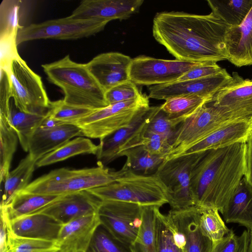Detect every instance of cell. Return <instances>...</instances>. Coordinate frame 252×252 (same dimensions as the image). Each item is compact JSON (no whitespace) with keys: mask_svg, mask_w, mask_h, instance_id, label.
Here are the masks:
<instances>
[{"mask_svg":"<svg viewBox=\"0 0 252 252\" xmlns=\"http://www.w3.org/2000/svg\"><path fill=\"white\" fill-rule=\"evenodd\" d=\"M0 252L7 251V218L5 214L0 212Z\"/></svg>","mask_w":252,"mask_h":252,"instance_id":"cell-48","label":"cell"},{"mask_svg":"<svg viewBox=\"0 0 252 252\" xmlns=\"http://www.w3.org/2000/svg\"><path fill=\"white\" fill-rule=\"evenodd\" d=\"M63 125L65 124L60 121L54 119L46 114L39 127L43 129H50L56 127Z\"/></svg>","mask_w":252,"mask_h":252,"instance_id":"cell-49","label":"cell"},{"mask_svg":"<svg viewBox=\"0 0 252 252\" xmlns=\"http://www.w3.org/2000/svg\"><path fill=\"white\" fill-rule=\"evenodd\" d=\"M155 235L157 252H185L184 236L159 209L156 217Z\"/></svg>","mask_w":252,"mask_h":252,"instance_id":"cell-28","label":"cell"},{"mask_svg":"<svg viewBox=\"0 0 252 252\" xmlns=\"http://www.w3.org/2000/svg\"><path fill=\"white\" fill-rule=\"evenodd\" d=\"M17 35L0 37V68L9 73L12 61L20 56L17 46Z\"/></svg>","mask_w":252,"mask_h":252,"instance_id":"cell-44","label":"cell"},{"mask_svg":"<svg viewBox=\"0 0 252 252\" xmlns=\"http://www.w3.org/2000/svg\"><path fill=\"white\" fill-rule=\"evenodd\" d=\"M98 215L100 224L128 247L133 243L142 222V206L114 200L101 202Z\"/></svg>","mask_w":252,"mask_h":252,"instance_id":"cell-11","label":"cell"},{"mask_svg":"<svg viewBox=\"0 0 252 252\" xmlns=\"http://www.w3.org/2000/svg\"><path fill=\"white\" fill-rule=\"evenodd\" d=\"M246 173L245 177L252 186V131L246 143Z\"/></svg>","mask_w":252,"mask_h":252,"instance_id":"cell-47","label":"cell"},{"mask_svg":"<svg viewBox=\"0 0 252 252\" xmlns=\"http://www.w3.org/2000/svg\"><path fill=\"white\" fill-rule=\"evenodd\" d=\"M184 121L182 119L171 118L162 110L161 105L156 106L146 130L166 136L171 143L178 126Z\"/></svg>","mask_w":252,"mask_h":252,"instance_id":"cell-41","label":"cell"},{"mask_svg":"<svg viewBox=\"0 0 252 252\" xmlns=\"http://www.w3.org/2000/svg\"><path fill=\"white\" fill-rule=\"evenodd\" d=\"M225 23L207 15L163 11L153 19V35L177 60L195 63L228 60Z\"/></svg>","mask_w":252,"mask_h":252,"instance_id":"cell-1","label":"cell"},{"mask_svg":"<svg viewBox=\"0 0 252 252\" xmlns=\"http://www.w3.org/2000/svg\"><path fill=\"white\" fill-rule=\"evenodd\" d=\"M100 224L98 213L63 224L56 241L61 252H86Z\"/></svg>","mask_w":252,"mask_h":252,"instance_id":"cell-19","label":"cell"},{"mask_svg":"<svg viewBox=\"0 0 252 252\" xmlns=\"http://www.w3.org/2000/svg\"><path fill=\"white\" fill-rule=\"evenodd\" d=\"M199 224L203 234L213 244L227 235L229 229L216 209H200Z\"/></svg>","mask_w":252,"mask_h":252,"instance_id":"cell-36","label":"cell"},{"mask_svg":"<svg viewBox=\"0 0 252 252\" xmlns=\"http://www.w3.org/2000/svg\"><path fill=\"white\" fill-rule=\"evenodd\" d=\"M206 103L186 118L177 127L165 158L178 156L185 150L232 121L243 119L225 109Z\"/></svg>","mask_w":252,"mask_h":252,"instance_id":"cell-6","label":"cell"},{"mask_svg":"<svg viewBox=\"0 0 252 252\" xmlns=\"http://www.w3.org/2000/svg\"><path fill=\"white\" fill-rule=\"evenodd\" d=\"M8 74L10 94L16 107L25 113L46 115L51 101L40 76L21 57L12 61Z\"/></svg>","mask_w":252,"mask_h":252,"instance_id":"cell-8","label":"cell"},{"mask_svg":"<svg viewBox=\"0 0 252 252\" xmlns=\"http://www.w3.org/2000/svg\"><path fill=\"white\" fill-rule=\"evenodd\" d=\"M139 145L150 153L166 158L170 149V140L165 136L146 129Z\"/></svg>","mask_w":252,"mask_h":252,"instance_id":"cell-43","label":"cell"},{"mask_svg":"<svg viewBox=\"0 0 252 252\" xmlns=\"http://www.w3.org/2000/svg\"><path fill=\"white\" fill-rule=\"evenodd\" d=\"M125 156L126 161L123 167L134 173L143 175L155 174L164 162L163 156L153 155L142 145H138L124 150L119 158Z\"/></svg>","mask_w":252,"mask_h":252,"instance_id":"cell-29","label":"cell"},{"mask_svg":"<svg viewBox=\"0 0 252 252\" xmlns=\"http://www.w3.org/2000/svg\"><path fill=\"white\" fill-rule=\"evenodd\" d=\"M226 223L252 230V186L245 176L220 212Z\"/></svg>","mask_w":252,"mask_h":252,"instance_id":"cell-25","label":"cell"},{"mask_svg":"<svg viewBox=\"0 0 252 252\" xmlns=\"http://www.w3.org/2000/svg\"><path fill=\"white\" fill-rule=\"evenodd\" d=\"M212 100V98L198 95H184L168 98L161 105V108L171 118L185 120L199 107Z\"/></svg>","mask_w":252,"mask_h":252,"instance_id":"cell-34","label":"cell"},{"mask_svg":"<svg viewBox=\"0 0 252 252\" xmlns=\"http://www.w3.org/2000/svg\"><path fill=\"white\" fill-rule=\"evenodd\" d=\"M89 248L95 252H131L129 247L116 239L101 224L97 227Z\"/></svg>","mask_w":252,"mask_h":252,"instance_id":"cell-40","label":"cell"},{"mask_svg":"<svg viewBox=\"0 0 252 252\" xmlns=\"http://www.w3.org/2000/svg\"><path fill=\"white\" fill-rule=\"evenodd\" d=\"M211 102L241 119L252 118V79H244L237 72H233L231 79Z\"/></svg>","mask_w":252,"mask_h":252,"instance_id":"cell-17","label":"cell"},{"mask_svg":"<svg viewBox=\"0 0 252 252\" xmlns=\"http://www.w3.org/2000/svg\"><path fill=\"white\" fill-rule=\"evenodd\" d=\"M156 108V106L142 109L128 126L100 140L96 154L97 165L105 166L124 150L139 145Z\"/></svg>","mask_w":252,"mask_h":252,"instance_id":"cell-13","label":"cell"},{"mask_svg":"<svg viewBox=\"0 0 252 252\" xmlns=\"http://www.w3.org/2000/svg\"><path fill=\"white\" fill-rule=\"evenodd\" d=\"M212 13L229 27L239 26L252 7V0H208Z\"/></svg>","mask_w":252,"mask_h":252,"instance_id":"cell-32","label":"cell"},{"mask_svg":"<svg viewBox=\"0 0 252 252\" xmlns=\"http://www.w3.org/2000/svg\"><path fill=\"white\" fill-rule=\"evenodd\" d=\"M97 150L98 146L89 139L78 137L69 140L43 157L36 162V166L40 167L49 165L81 154L96 155Z\"/></svg>","mask_w":252,"mask_h":252,"instance_id":"cell-30","label":"cell"},{"mask_svg":"<svg viewBox=\"0 0 252 252\" xmlns=\"http://www.w3.org/2000/svg\"><path fill=\"white\" fill-rule=\"evenodd\" d=\"M159 207L142 206V222L137 237L130 247L131 252H157L155 220Z\"/></svg>","mask_w":252,"mask_h":252,"instance_id":"cell-33","label":"cell"},{"mask_svg":"<svg viewBox=\"0 0 252 252\" xmlns=\"http://www.w3.org/2000/svg\"><path fill=\"white\" fill-rule=\"evenodd\" d=\"M149 106L148 96L142 94L95 110L74 125L81 129L82 136L101 140L128 126L140 110Z\"/></svg>","mask_w":252,"mask_h":252,"instance_id":"cell-7","label":"cell"},{"mask_svg":"<svg viewBox=\"0 0 252 252\" xmlns=\"http://www.w3.org/2000/svg\"><path fill=\"white\" fill-rule=\"evenodd\" d=\"M132 59L118 52L99 54L86 63L93 76L105 92L130 80Z\"/></svg>","mask_w":252,"mask_h":252,"instance_id":"cell-16","label":"cell"},{"mask_svg":"<svg viewBox=\"0 0 252 252\" xmlns=\"http://www.w3.org/2000/svg\"><path fill=\"white\" fill-rule=\"evenodd\" d=\"M250 231L244 230L239 236L240 245L237 252H247L249 242Z\"/></svg>","mask_w":252,"mask_h":252,"instance_id":"cell-50","label":"cell"},{"mask_svg":"<svg viewBox=\"0 0 252 252\" xmlns=\"http://www.w3.org/2000/svg\"><path fill=\"white\" fill-rule=\"evenodd\" d=\"M252 131V118L236 120L220 127L179 156L217 149L237 143H246Z\"/></svg>","mask_w":252,"mask_h":252,"instance_id":"cell-21","label":"cell"},{"mask_svg":"<svg viewBox=\"0 0 252 252\" xmlns=\"http://www.w3.org/2000/svg\"><path fill=\"white\" fill-rule=\"evenodd\" d=\"M101 202L88 190H83L61 196L33 214L48 215L64 224L73 220L97 213Z\"/></svg>","mask_w":252,"mask_h":252,"instance_id":"cell-15","label":"cell"},{"mask_svg":"<svg viewBox=\"0 0 252 252\" xmlns=\"http://www.w3.org/2000/svg\"><path fill=\"white\" fill-rule=\"evenodd\" d=\"M115 174L116 182L87 190L102 201H124L141 206L160 207L168 203L167 189L155 174H137L122 167L115 171Z\"/></svg>","mask_w":252,"mask_h":252,"instance_id":"cell-4","label":"cell"},{"mask_svg":"<svg viewBox=\"0 0 252 252\" xmlns=\"http://www.w3.org/2000/svg\"><path fill=\"white\" fill-rule=\"evenodd\" d=\"M61 196L20 192L5 206H0L9 220L32 214L57 200Z\"/></svg>","mask_w":252,"mask_h":252,"instance_id":"cell-26","label":"cell"},{"mask_svg":"<svg viewBox=\"0 0 252 252\" xmlns=\"http://www.w3.org/2000/svg\"><path fill=\"white\" fill-rule=\"evenodd\" d=\"M136 85L129 80L121 83L105 92L108 105L137 98L142 95Z\"/></svg>","mask_w":252,"mask_h":252,"instance_id":"cell-42","label":"cell"},{"mask_svg":"<svg viewBox=\"0 0 252 252\" xmlns=\"http://www.w3.org/2000/svg\"><path fill=\"white\" fill-rule=\"evenodd\" d=\"M76 136H82L81 129L74 125H63L50 129L38 127L28 144L29 154L36 162Z\"/></svg>","mask_w":252,"mask_h":252,"instance_id":"cell-23","label":"cell"},{"mask_svg":"<svg viewBox=\"0 0 252 252\" xmlns=\"http://www.w3.org/2000/svg\"><path fill=\"white\" fill-rule=\"evenodd\" d=\"M225 43L231 63L237 67L252 64V7L241 24L228 28Z\"/></svg>","mask_w":252,"mask_h":252,"instance_id":"cell-24","label":"cell"},{"mask_svg":"<svg viewBox=\"0 0 252 252\" xmlns=\"http://www.w3.org/2000/svg\"><path fill=\"white\" fill-rule=\"evenodd\" d=\"M12 99L10 103L8 123L17 135L20 143L25 152H28L30 138L40 126L45 116L25 113L15 105Z\"/></svg>","mask_w":252,"mask_h":252,"instance_id":"cell-31","label":"cell"},{"mask_svg":"<svg viewBox=\"0 0 252 252\" xmlns=\"http://www.w3.org/2000/svg\"><path fill=\"white\" fill-rule=\"evenodd\" d=\"M116 180L115 171H111L103 165L79 169L62 168L38 177L21 192L63 196L104 186Z\"/></svg>","mask_w":252,"mask_h":252,"instance_id":"cell-5","label":"cell"},{"mask_svg":"<svg viewBox=\"0 0 252 252\" xmlns=\"http://www.w3.org/2000/svg\"><path fill=\"white\" fill-rule=\"evenodd\" d=\"M17 135L7 120L0 118V181H4L9 172L13 156L16 150Z\"/></svg>","mask_w":252,"mask_h":252,"instance_id":"cell-35","label":"cell"},{"mask_svg":"<svg viewBox=\"0 0 252 252\" xmlns=\"http://www.w3.org/2000/svg\"><path fill=\"white\" fill-rule=\"evenodd\" d=\"M21 0H3L0 5V37L17 34L23 27L20 24L22 15Z\"/></svg>","mask_w":252,"mask_h":252,"instance_id":"cell-38","label":"cell"},{"mask_svg":"<svg viewBox=\"0 0 252 252\" xmlns=\"http://www.w3.org/2000/svg\"><path fill=\"white\" fill-rule=\"evenodd\" d=\"M223 68L216 62L201 63L183 75L177 81L198 79L216 75ZM177 82V81H176Z\"/></svg>","mask_w":252,"mask_h":252,"instance_id":"cell-45","label":"cell"},{"mask_svg":"<svg viewBox=\"0 0 252 252\" xmlns=\"http://www.w3.org/2000/svg\"><path fill=\"white\" fill-rule=\"evenodd\" d=\"M239 245V236L231 230L223 238L213 245L211 252H237Z\"/></svg>","mask_w":252,"mask_h":252,"instance_id":"cell-46","label":"cell"},{"mask_svg":"<svg viewBox=\"0 0 252 252\" xmlns=\"http://www.w3.org/2000/svg\"><path fill=\"white\" fill-rule=\"evenodd\" d=\"M36 161L28 154L18 166L9 171L4 182V190L0 206L7 205L15 196L23 190L29 182L36 166Z\"/></svg>","mask_w":252,"mask_h":252,"instance_id":"cell-27","label":"cell"},{"mask_svg":"<svg viewBox=\"0 0 252 252\" xmlns=\"http://www.w3.org/2000/svg\"><path fill=\"white\" fill-rule=\"evenodd\" d=\"M95 110L82 108L65 103L63 99L51 101L46 114L50 117L64 124L74 125Z\"/></svg>","mask_w":252,"mask_h":252,"instance_id":"cell-39","label":"cell"},{"mask_svg":"<svg viewBox=\"0 0 252 252\" xmlns=\"http://www.w3.org/2000/svg\"><path fill=\"white\" fill-rule=\"evenodd\" d=\"M7 252H61L56 242L14 235L7 226Z\"/></svg>","mask_w":252,"mask_h":252,"instance_id":"cell-37","label":"cell"},{"mask_svg":"<svg viewBox=\"0 0 252 252\" xmlns=\"http://www.w3.org/2000/svg\"><path fill=\"white\" fill-rule=\"evenodd\" d=\"M143 0H84L70 16L77 19H94L109 23L125 20L139 11Z\"/></svg>","mask_w":252,"mask_h":252,"instance_id":"cell-18","label":"cell"},{"mask_svg":"<svg viewBox=\"0 0 252 252\" xmlns=\"http://www.w3.org/2000/svg\"><path fill=\"white\" fill-rule=\"evenodd\" d=\"M203 152L179 156L165 160L155 174L166 187L172 210L194 206L190 190L192 171Z\"/></svg>","mask_w":252,"mask_h":252,"instance_id":"cell-10","label":"cell"},{"mask_svg":"<svg viewBox=\"0 0 252 252\" xmlns=\"http://www.w3.org/2000/svg\"><path fill=\"white\" fill-rule=\"evenodd\" d=\"M63 224L48 215L34 213L12 220L7 226L15 235L56 242Z\"/></svg>","mask_w":252,"mask_h":252,"instance_id":"cell-22","label":"cell"},{"mask_svg":"<svg viewBox=\"0 0 252 252\" xmlns=\"http://www.w3.org/2000/svg\"><path fill=\"white\" fill-rule=\"evenodd\" d=\"M41 66L49 81L63 92L65 103L93 110L109 105L105 92L86 64L76 63L67 55Z\"/></svg>","mask_w":252,"mask_h":252,"instance_id":"cell-3","label":"cell"},{"mask_svg":"<svg viewBox=\"0 0 252 252\" xmlns=\"http://www.w3.org/2000/svg\"><path fill=\"white\" fill-rule=\"evenodd\" d=\"M199 214V208L194 206L172 209L167 215L184 236L185 252H211L213 243L200 229Z\"/></svg>","mask_w":252,"mask_h":252,"instance_id":"cell-20","label":"cell"},{"mask_svg":"<svg viewBox=\"0 0 252 252\" xmlns=\"http://www.w3.org/2000/svg\"><path fill=\"white\" fill-rule=\"evenodd\" d=\"M231 78L225 68L210 77L149 86L148 97L158 100L184 95L195 94L213 99Z\"/></svg>","mask_w":252,"mask_h":252,"instance_id":"cell-14","label":"cell"},{"mask_svg":"<svg viewBox=\"0 0 252 252\" xmlns=\"http://www.w3.org/2000/svg\"><path fill=\"white\" fill-rule=\"evenodd\" d=\"M200 63L139 56L132 59L129 78L136 85L151 86L171 83Z\"/></svg>","mask_w":252,"mask_h":252,"instance_id":"cell-12","label":"cell"},{"mask_svg":"<svg viewBox=\"0 0 252 252\" xmlns=\"http://www.w3.org/2000/svg\"><path fill=\"white\" fill-rule=\"evenodd\" d=\"M246 143L203 152L191 175L195 206L221 212L246 173Z\"/></svg>","mask_w":252,"mask_h":252,"instance_id":"cell-2","label":"cell"},{"mask_svg":"<svg viewBox=\"0 0 252 252\" xmlns=\"http://www.w3.org/2000/svg\"><path fill=\"white\" fill-rule=\"evenodd\" d=\"M108 23L97 19H77L70 15L31 24L19 30L17 45L33 40H73L87 37L103 31Z\"/></svg>","mask_w":252,"mask_h":252,"instance_id":"cell-9","label":"cell"},{"mask_svg":"<svg viewBox=\"0 0 252 252\" xmlns=\"http://www.w3.org/2000/svg\"><path fill=\"white\" fill-rule=\"evenodd\" d=\"M247 252H252V230L250 231L249 242Z\"/></svg>","mask_w":252,"mask_h":252,"instance_id":"cell-51","label":"cell"}]
</instances>
